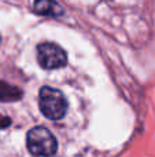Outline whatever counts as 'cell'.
I'll return each instance as SVG.
<instances>
[{"label": "cell", "instance_id": "6da1fadb", "mask_svg": "<svg viewBox=\"0 0 155 157\" xmlns=\"http://www.w3.org/2000/svg\"><path fill=\"white\" fill-rule=\"evenodd\" d=\"M26 146L34 157H51L56 153L58 142L48 128L38 125L27 132Z\"/></svg>", "mask_w": 155, "mask_h": 157}, {"label": "cell", "instance_id": "7a4b0ae2", "mask_svg": "<svg viewBox=\"0 0 155 157\" xmlns=\"http://www.w3.org/2000/svg\"><path fill=\"white\" fill-rule=\"evenodd\" d=\"M38 106L40 110L47 119L59 120L66 114L67 102L63 94L56 88L44 86L40 88L38 94Z\"/></svg>", "mask_w": 155, "mask_h": 157}, {"label": "cell", "instance_id": "3957f363", "mask_svg": "<svg viewBox=\"0 0 155 157\" xmlns=\"http://www.w3.org/2000/svg\"><path fill=\"white\" fill-rule=\"evenodd\" d=\"M37 62L43 69H59L67 63V55L60 46L45 41L37 46Z\"/></svg>", "mask_w": 155, "mask_h": 157}, {"label": "cell", "instance_id": "277c9868", "mask_svg": "<svg viewBox=\"0 0 155 157\" xmlns=\"http://www.w3.org/2000/svg\"><path fill=\"white\" fill-rule=\"evenodd\" d=\"M33 11L41 17H51L58 18L63 15V8L55 0H34Z\"/></svg>", "mask_w": 155, "mask_h": 157}, {"label": "cell", "instance_id": "5b68a950", "mask_svg": "<svg viewBox=\"0 0 155 157\" xmlns=\"http://www.w3.org/2000/svg\"><path fill=\"white\" fill-rule=\"evenodd\" d=\"M22 98V91L15 86L0 80V101L2 102H14Z\"/></svg>", "mask_w": 155, "mask_h": 157}, {"label": "cell", "instance_id": "8992f818", "mask_svg": "<svg viewBox=\"0 0 155 157\" xmlns=\"http://www.w3.org/2000/svg\"><path fill=\"white\" fill-rule=\"evenodd\" d=\"M10 125H11V119L10 117L0 114V130H4V128L10 127Z\"/></svg>", "mask_w": 155, "mask_h": 157}, {"label": "cell", "instance_id": "52a82bcc", "mask_svg": "<svg viewBox=\"0 0 155 157\" xmlns=\"http://www.w3.org/2000/svg\"><path fill=\"white\" fill-rule=\"evenodd\" d=\"M0 44H2V36H0Z\"/></svg>", "mask_w": 155, "mask_h": 157}]
</instances>
